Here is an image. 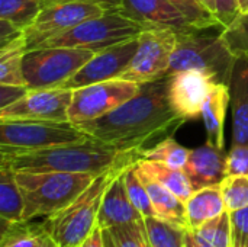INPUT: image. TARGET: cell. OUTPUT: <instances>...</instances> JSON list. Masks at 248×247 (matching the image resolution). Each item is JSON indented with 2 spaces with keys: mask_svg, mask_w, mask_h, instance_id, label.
I'll use <instances>...</instances> for the list:
<instances>
[{
  "mask_svg": "<svg viewBox=\"0 0 248 247\" xmlns=\"http://www.w3.org/2000/svg\"><path fill=\"white\" fill-rule=\"evenodd\" d=\"M231 214V247H248V208Z\"/></svg>",
  "mask_w": 248,
  "mask_h": 247,
  "instance_id": "cell-35",
  "label": "cell"
},
{
  "mask_svg": "<svg viewBox=\"0 0 248 247\" xmlns=\"http://www.w3.org/2000/svg\"><path fill=\"white\" fill-rule=\"evenodd\" d=\"M167 1L173 4L193 28L206 29V28L221 26L218 17L201 0H167Z\"/></svg>",
  "mask_w": 248,
  "mask_h": 247,
  "instance_id": "cell-31",
  "label": "cell"
},
{
  "mask_svg": "<svg viewBox=\"0 0 248 247\" xmlns=\"http://www.w3.org/2000/svg\"><path fill=\"white\" fill-rule=\"evenodd\" d=\"M94 175L64 172H16L25 199V221L46 218L70 205L94 181Z\"/></svg>",
  "mask_w": 248,
  "mask_h": 247,
  "instance_id": "cell-3",
  "label": "cell"
},
{
  "mask_svg": "<svg viewBox=\"0 0 248 247\" xmlns=\"http://www.w3.org/2000/svg\"><path fill=\"white\" fill-rule=\"evenodd\" d=\"M105 247H115L110 236H109V233H108V230H105Z\"/></svg>",
  "mask_w": 248,
  "mask_h": 247,
  "instance_id": "cell-45",
  "label": "cell"
},
{
  "mask_svg": "<svg viewBox=\"0 0 248 247\" xmlns=\"http://www.w3.org/2000/svg\"><path fill=\"white\" fill-rule=\"evenodd\" d=\"M196 233L214 247H231V214L230 211L206 221Z\"/></svg>",
  "mask_w": 248,
  "mask_h": 247,
  "instance_id": "cell-32",
  "label": "cell"
},
{
  "mask_svg": "<svg viewBox=\"0 0 248 247\" xmlns=\"http://www.w3.org/2000/svg\"><path fill=\"white\" fill-rule=\"evenodd\" d=\"M42 6V0H0V19L23 32L36 19Z\"/></svg>",
  "mask_w": 248,
  "mask_h": 247,
  "instance_id": "cell-27",
  "label": "cell"
},
{
  "mask_svg": "<svg viewBox=\"0 0 248 247\" xmlns=\"http://www.w3.org/2000/svg\"><path fill=\"white\" fill-rule=\"evenodd\" d=\"M89 137L71 122L0 121V153L44 150L84 141Z\"/></svg>",
  "mask_w": 248,
  "mask_h": 247,
  "instance_id": "cell-8",
  "label": "cell"
},
{
  "mask_svg": "<svg viewBox=\"0 0 248 247\" xmlns=\"http://www.w3.org/2000/svg\"><path fill=\"white\" fill-rule=\"evenodd\" d=\"M137 163V162H135ZM135 163L128 166L124 172V182L126 192L134 204V207L141 213L142 218H150V217H157L155 210L153 207V202L150 199V195L147 192L145 185L140 179L137 170H135Z\"/></svg>",
  "mask_w": 248,
  "mask_h": 247,
  "instance_id": "cell-29",
  "label": "cell"
},
{
  "mask_svg": "<svg viewBox=\"0 0 248 247\" xmlns=\"http://www.w3.org/2000/svg\"><path fill=\"white\" fill-rule=\"evenodd\" d=\"M115 247H151L144 218L140 221L116 226L108 230Z\"/></svg>",
  "mask_w": 248,
  "mask_h": 247,
  "instance_id": "cell-33",
  "label": "cell"
},
{
  "mask_svg": "<svg viewBox=\"0 0 248 247\" xmlns=\"http://www.w3.org/2000/svg\"><path fill=\"white\" fill-rule=\"evenodd\" d=\"M44 4L46 3H57V1H90V3H96L99 6H102L106 12L108 10H118L121 9L122 0H42Z\"/></svg>",
  "mask_w": 248,
  "mask_h": 247,
  "instance_id": "cell-40",
  "label": "cell"
},
{
  "mask_svg": "<svg viewBox=\"0 0 248 247\" xmlns=\"http://www.w3.org/2000/svg\"><path fill=\"white\" fill-rule=\"evenodd\" d=\"M135 170L147 188V192H148L153 207L155 210L157 218H161L174 226L187 229L185 202L179 197H176L171 191H169L166 186H163L160 182H157L154 178H151L150 175L140 170L137 167V163H135Z\"/></svg>",
  "mask_w": 248,
  "mask_h": 247,
  "instance_id": "cell-20",
  "label": "cell"
},
{
  "mask_svg": "<svg viewBox=\"0 0 248 247\" xmlns=\"http://www.w3.org/2000/svg\"><path fill=\"white\" fill-rule=\"evenodd\" d=\"M189 156H190V150L179 144L171 137L163 138L160 143H157L151 148L141 150V159L160 162L174 169H185L189 160Z\"/></svg>",
  "mask_w": 248,
  "mask_h": 247,
  "instance_id": "cell-28",
  "label": "cell"
},
{
  "mask_svg": "<svg viewBox=\"0 0 248 247\" xmlns=\"http://www.w3.org/2000/svg\"><path fill=\"white\" fill-rule=\"evenodd\" d=\"M125 169L121 170L115 176V179L109 183L103 195L100 211H99V218H97V226L103 230H109L116 226L142 220L141 213L134 207L126 192L125 182H124Z\"/></svg>",
  "mask_w": 248,
  "mask_h": 247,
  "instance_id": "cell-17",
  "label": "cell"
},
{
  "mask_svg": "<svg viewBox=\"0 0 248 247\" xmlns=\"http://www.w3.org/2000/svg\"><path fill=\"white\" fill-rule=\"evenodd\" d=\"M36 247H60L58 246V243L48 234V233H45V236L41 239V242H39V245Z\"/></svg>",
  "mask_w": 248,
  "mask_h": 247,
  "instance_id": "cell-42",
  "label": "cell"
},
{
  "mask_svg": "<svg viewBox=\"0 0 248 247\" xmlns=\"http://www.w3.org/2000/svg\"><path fill=\"white\" fill-rule=\"evenodd\" d=\"M193 191L219 185L227 176V154L224 150L208 143L190 150L189 160L185 166Z\"/></svg>",
  "mask_w": 248,
  "mask_h": 247,
  "instance_id": "cell-16",
  "label": "cell"
},
{
  "mask_svg": "<svg viewBox=\"0 0 248 247\" xmlns=\"http://www.w3.org/2000/svg\"><path fill=\"white\" fill-rule=\"evenodd\" d=\"M232 144H248V60L238 57L230 80Z\"/></svg>",
  "mask_w": 248,
  "mask_h": 247,
  "instance_id": "cell-18",
  "label": "cell"
},
{
  "mask_svg": "<svg viewBox=\"0 0 248 247\" xmlns=\"http://www.w3.org/2000/svg\"><path fill=\"white\" fill-rule=\"evenodd\" d=\"M186 247H214L209 245L208 242H205L196 231L193 230H187L186 233Z\"/></svg>",
  "mask_w": 248,
  "mask_h": 247,
  "instance_id": "cell-41",
  "label": "cell"
},
{
  "mask_svg": "<svg viewBox=\"0 0 248 247\" xmlns=\"http://www.w3.org/2000/svg\"><path fill=\"white\" fill-rule=\"evenodd\" d=\"M215 15L221 26L228 28L241 16L238 0H215Z\"/></svg>",
  "mask_w": 248,
  "mask_h": 247,
  "instance_id": "cell-37",
  "label": "cell"
},
{
  "mask_svg": "<svg viewBox=\"0 0 248 247\" xmlns=\"http://www.w3.org/2000/svg\"><path fill=\"white\" fill-rule=\"evenodd\" d=\"M140 89L138 83L125 79H113L74 89L68 121L80 125L99 119L134 98Z\"/></svg>",
  "mask_w": 248,
  "mask_h": 247,
  "instance_id": "cell-10",
  "label": "cell"
},
{
  "mask_svg": "<svg viewBox=\"0 0 248 247\" xmlns=\"http://www.w3.org/2000/svg\"><path fill=\"white\" fill-rule=\"evenodd\" d=\"M187 230L196 231L206 221L227 211L219 185L198 189L185 202Z\"/></svg>",
  "mask_w": 248,
  "mask_h": 247,
  "instance_id": "cell-21",
  "label": "cell"
},
{
  "mask_svg": "<svg viewBox=\"0 0 248 247\" xmlns=\"http://www.w3.org/2000/svg\"><path fill=\"white\" fill-rule=\"evenodd\" d=\"M176 44L177 32L173 29H144L138 35L137 52L121 79L141 86L167 77Z\"/></svg>",
  "mask_w": 248,
  "mask_h": 247,
  "instance_id": "cell-9",
  "label": "cell"
},
{
  "mask_svg": "<svg viewBox=\"0 0 248 247\" xmlns=\"http://www.w3.org/2000/svg\"><path fill=\"white\" fill-rule=\"evenodd\" d=\"M241 15H248V0H238Z\"/></svg>",
  "mask_w": 248,
  "mask_h": 247,
  "instance_id": "cell-43",
  "label": "cell"
},
{
  "mask_svg": "<svg viewBox=\"0 0 248 247\" xmlns=\"http://www.w3.org/2000/svg\"><path fill=\"white\" fill-rule=\"evenodd\" d=\"M96 52L81 48L51 47L29 49L23 55V76L26 87L58 89L65 87L68 80Z\"/></svg>",
  "mask_w": 248,
  "mask_h": 247,
  "instance_id": "cell-7",
  "label": "cell"
},
{
  "mask_svg": "<svg viewBox=\"0 0 248 247\" xmlns=\"http://www.w3.org/2000/svg\"><path fill=\"white\" fill-rule=\"evenodd\" d=\"M227 173L248 176V144H232L227 154Z\"/></svg>",
  "mask_w": 248,
  "mask_h": 247,
  "instance_id": "cell-36",
  "label": "cell"
},
{
  "mask_svg": "<svg viewBox=\"0 0 248 247\" xmlns=\"http://www.w3.org/2000/svg\"><path fill=\"white\" fill-rule=\"evenodd\" d=\"M201 1H202V3L215 15V0H201ZM215 16H217V15H215Z\"/></svg>",
  "mask_w": 248,
  "mask_h": 247,
  "instance_id": "cell-44",
  "label": "cell"
},
{
  "mask_svg": "<svg viewBox=\"0 0 248 247\" xmlns=\"http://www.w3.org/2000/svg\"><path fill=\"white\" fill-rule=\"evenodd\" d=\"M222 29L217 26L179 32L169 76L182 70L195 68L206 71L218 83L230 86L237 57L227 45Z\"/></svg>",
  "mask_w": 248,
  "mask_h": 247,
  "instance_id": "cell-4",
  "label": "cell"
},
{
  "mask_svg": "<svg viewBox=\"0 0 248 247\" xmlns=\"http://www.w3.org/2000/svg\"><path fill=\"white\" fill-rule=\"evenodd\" d=\"M224 39L231 52L248 60V15H241L232 25L222 29Z\"/></svg>",
  "mask_w": 248,
  "mask_h": 247,
  "instance_id": "cell-34",
  "label": "cell"
},
{
  "mask_svg": "<svg viewBox=\"0 0 248 247\" xmlns=\"http://www.w3.org/2000/svg\"><path fill=\"white\" fill-rule=\"evenodd\" d=\"M142 31L144 28L140 23L125 16L119 9L108 10L100 16L90 17L70 31L45 41L38 48L68 47L99 52L119 42L135 38Z\"/></svg>",
  "mask_w": 248,
  "mask_h": 247,
  "instance_id": "cell-6",
  "label": "cell"
},
{
  "mask_svg": "<svg viewBox=\"0 0 248 247\" xmlns=\"http://www.w3.org/2000/svg\"><path fill=\"white\" fill-rule=\"evenodd\" d=\"M106 10L90 1H57L42 6L36 19L23 31L26 51L38 48L45 41L58 36L78 23L103 15Z\"/></svg>",
  "mask_w": 248,
  "mask_h": 247,
  "instance_id": "cell-11",
  "label": "cell"
},
{
  "mask_svg": "<svg viewBox=\"0 0 248 247\" xmlns=\"http://www.w3.org/2000/svg\"><path fill=\"white\" fill-rule=\"evenodd\" d=\"M218 82L202 70H182L169 76V100L171 108L187 122L201 118L202 108Z\"/></svg>",
  "mask_w": 248,
  "mask_h": 247,
  "instance_id": "cell-13",
  "label": "cell"
},
{
  "mask_svg": "<svg viewBox=\"0 0 248 247\" xmlns=\"http://www.w3.org/2000/svg\"><path fill=\"white\" fill-rule=\"evenodd\" d=\"M80 247H105V230L99 226L86 237Z\"/></svg>",
  "mask_w": 248,
  "mask_h": 247,
  "instance_id": "cell-39",
  "label": "cell"
},
{
  "mask_svg": "<svg viewBox=\"0 0 248 247\" xmlns=\"http://www.w3.org/2000/svg\"><path fill=\"white\" fill-rule=\"evenodd\" d=\"M0 217L3 224L25 223V199L19 183L16 181V172L0 163Z\"/></svg>",
  "mask_w": 248,
  "mask_h": 247,
  "instance_id": "cell-22",
  "label": "cell"
},
{
  "mask_svg": "<svg viewBox=\"0 0 248 247\" xmlns=\"http://www.w3.org/2000/svg\"><path fill=\"white\" fill-rule=\"evenodd\" d=\"M125 167H118L96 176L92 185L70 205L42 221L46 233L58 243V246L80 247L86 237L97 227L103 195L109 183Z\"/></svg>",
  "mask_w": 248,
  "mask_h": 247,
  "instance_id": "cell-5",
  "label": "cell"
},
{
  "mask_svg": "<svg viewBox=\"0 0 248 247\" xmlns=\"http://www.w3.org/2000/svg\"><path fill=\"white\" fill-rule=\"evenodd\" d=\"M26 52V39L23 32L0 45V84L26 87L23 76V55Z\"/></svg>",
  "mask_w": 248,
  "mask_h": 247,
  "instance_id": "cell-24",
  "label": "cell"
},
{
  "mask_svg": "<svg viewBox=\"0 0 248 247\" xmlns=\"http://www.w3.org/2000/svg\"><path fill=\"white\" fill-rule=\"evenodd\" d=\"M231 105V93L230 86L224 83H217L209 93L203 108L201 118L205 124L208 143L215 147L224 150V130H225V118L228 106Z\"/></svg>",
  "mask_w": 248,
  "mask_h": 247,
  "instance_id": "cell-19",
  "label": "cell"
},
{
  "mask_svg": "<svg viewBox=\"0 0 248 247\" xmlns=\"http://www.w3.org/2000/svg\"><path fill=\"white\" fill-rule=\"evenodd\" d=\"M46 230L44 223H16L3 224L0 247H36Z\"/></svg>",
  "mask_w": 248,
  "mask_h": 247,
  "instance_id": "cell-26",
  "label": "cell"
},
{
  "mask_svg": "<svg viewBox=\"0 0 248 247\" xmlns=\"http://www.w3.org/2000/svg\"><path fill=\"white\" fill-rule=\"evenodd\" d=\"M119 10L144 29H173L177 33L198 29L167 0H122Z\"/></svg>",
  "mask_w": 248,
  "mask_h": 247,
  "instance_id": "cell-15",
  "label": "cell"
},
{
  "mask_svg": "<svg viewBox=\"0 0 248 247\" xmlns=\"http://www.w3.org/2000/svg\"><path fill=\"white\" fill-rule=\"evenodd\" d=\"M137 167L144 173L150 175L151 178H154L157 182H160L163 186L171 191L176 197H179L183 202H186L195 192L183 169H174L164 163L151 162L145 159L137 160Z\"/></svg>",
  "mask_w": 248,
  "mask_h": 247,
  "instance_id": "cell-23",
  "label": "cell"
},
{
  "mask_svg": "<svg viewBox=\"0 0 248 247\" xmlns=\"http://www.w3.org/2000/svg\"><path fill=\"white\" fill-rule=\"evenodd\" d=\"M186 121L169 100V76L141 84L140 92L99 119L77 125L90 137L124 150H142L153 140L170 135Z\"/></svg>",
  "mask_w": 248,
  "mask_h": 247,
  "instance_id": "cell-1",
  "label": "cell"
},
{
  "mask_svg": "<svg viewBox=\"0 0 248 247\" xmlns=\"http://www.w3.org/2000/svg\"><path fill=\"white\" fill-rule=\"evenodd\" d=\"M138 48V36L119 42L103 51L96 52L65 84L67 89H78L83 86L121 79L131 64Z\"/></svg>",
  "mask_w": 248,
  "mask_h": 247,
  "instance_id": "cell-14",
  "label": "cell"
},
{
  "mask_svg": "<svg viewBox=\"0 0 248 247\" xmlns=\"http://www.w3.org/2000/svg\"><path fill=\"white\" fill-rule=\"evenodd\" d=\"M71 99L73 89L67 87L29 89L19 100L0 109V121L70 122Z\"/></svg>",
  "mask_w": 248,
  "mask_h": 247,
  "instance_id": "cell-12",
  "label": "cell"
},
{
  "mask_svg": "<svg viewBox=\"0 0 248 247\" xmlns=\"http://www.w3.org/2000/svg\"><path fill=\"white\" fill-rule=\"evenodd\" d=\"M29 89L23 86H10V84H0V109L9 106L10 103L19 100Z\"/></svg>",
  "mask_w": 248,
  "mask_h": 247,
  "instance_id": "cell-38",
  "label": "cell"
},
{
  "mask_svg": "<svg viewBox=\"0 0 248 247\" xmlns=\"http://www.w3.org/2000/svg\"><path fill=\"white\" fill-rule=\"evenodd\" d=\"M219 189L227 207V211H238L248 208V176L228 175L221 183Z\"/></svg>",
  "mask_w": 248,
  "mask_h": 247,
  "instance_id": "cell-30",
  "label": "cell"
},
{
  "mask_svg": "<svg viewBox=\"0 0 248 247\" xmlns=\"http://www.w3.org/2000/svg\"><path fill=\"white\" fill-rule=\"evenodd\" d=\"M151 247H186L187 229L174 226L157 217L144 218Z\"/></svg>",
  "mask_w": 248,
  "mask_h": 247,
  "instance_id": "cell-25",
  "label": "cell"
},
{
  "mask_svg": "<svg viewBox=\"0 0 248 247\" xmlns=\"http://www.w3.org/2000/svg\"><path fill=\"white\" fill-rule=\"evenodd\" d=\"M0 163L15 172H64L99 176L141 159V150H124L89 137L84 141L35 151L0 153Z\"/></svg>",
  "mask_w": 248,
  "mask_h": 247,
  "instance_id": "cell-2",
  "label": "cell"
}]
</instances>
